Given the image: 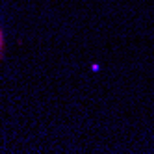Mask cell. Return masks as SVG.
<instances>
[{
    "label": "cell",
    "mask_w": 154,
    "mask_h": 154,
    "mask_svg": "<svg viewBox=\"0 0 154 154\" xmlns=\"http://www.w3.org/2000/svg\"><path fill=\"white\" fill-rule=\"evenodd\" d=\"M0 47H2V35H0Z\"/></svg>",
    "instance_id": "obj_1"
}]
</instances>
